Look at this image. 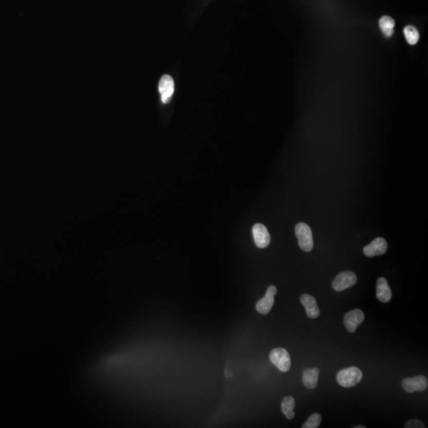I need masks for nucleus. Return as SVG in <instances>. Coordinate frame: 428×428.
Returning <instances> with one entry per match:
<instances>
[{"mask_svg": "<svg viewBox=\"0 0 428 428\" xmlns=\"http://www.w3.org/2000/svg\"><path fill=\"white\" fill-rule=\"evenodd\" d=\"M357 283V276L352 271H343L334 277L332 288L336 291L342 292L355 286Z\"/></svg>", "mask_w": 428, "mask_h": 428, "instance_id": "20e7f679", "label": "nucleus"}, {"mask_svg": "<svg viewBox=\"0 0 428 428\" xmlns=\"http://www.w3.org/2000/svg\"><path fill=\"white\" fill-rule=\"evenodd\" d=\"M404 35L409 45H415L420 40V33L414 26H407L404 27Z\"/></svg>", "mask_w": 428, "mask_h": 428, "instance_id": "dca6fc26", "label": "nucleus"}, {"mask_svg": "<svg viewBox=\"0 0 428 428\" xmlns=\"http://www.w3.org/2000/svg\"><path fill=\"white\" fill-rule=\"evenodd\" d=\"M404 426L406 428H424L425 424L421 420L413 419V420H408Z\"/></svg>", "mask_w": 428, "mask_h": 428, "instance_id": "a211bd4d", "label": "nucleus"}, {"mask_svg": "<svg viewBox=\"0 0 428 428\" xmlns=\"http://www.w3.org/2000/svg\"><path fill=\"white\" fill-rule=\"evenodd\" d=\"M362 378V373L360 369L356 366L345 368L339 371L337 375V380L341 386L345 388L356 386L360 382Z\"/></svg>", "mask_w": 428, "mask_h": 428, "instance_id": "f257e3e1", "label": "nucleus"}, {"mask_svg": "<svg viewBox=\"0 0 428 428\" xmlns=\"http://www.w3.org/2000/svg\"><path fill=\"white\" fill-rule=\"evenodd\" d=\"M365 315L360 309H353L344 315L343 324L349 332H355L358 327L364 321Z\"/></svg>", "mask_w": 428, "mask_h": 428, "instance_id": "423d86ee", "label": "nucleus"}, {"mask_svg": "<svg viewBox=\"0 0 428 428\" xmlns=\"http://www.w3.org/2000/svg\"><path fill=\"white\" fill-rule=\"evenodd\" d=\"M270 359L273 364L282 372H287L291 366L290 353L284 348L273 349L270 353Z\"/></svg>", "mask_w": 428, "mask_h": 428, "instance_id": "7ed1b4c3", "label": "nucleus"}, {"mask_svg": "<svg viewBox=\"0 0 428 428\" xmlns=\"http://www.w3.org/2000/svg\"><path fill=\"white\" fill-rule=\"evenodd\" d=\"M277 288L274 286H270L267 289V293L261 300L256 304V310L263 315L269 313L272 309L274 303V296L277 293Z\"/></svg>", "mask_w": 428, "mask_h": 428, "instance_id": "0eeeda50", "label": "nucleus"}, {"mask_svg": "<svg viewBox=\"0 0 428 428\" xmlns=\"http://www.w3.org/2000/svg\"><path fill=\"white\" fill-rule=\"evenodd\" d=\"M388 249V245L385 239L378 237L374 239L369 245L363 248V253L366 256L375 257L384 255Z\"/></svg>", "mask_w": 428, "mask_h": 428, "instance_id": "9d476101", "label": "nucleus"}, {"mask_svg": "<svg viewBox=\"0 0 428 428\" xmlns=\"http://www.w3.org/2000/svg\"><path fill=\"white\" fill-rule=\"evenodd\" d=\"M401 385L407 393L412 394L414 392H422L427 388V378L423 375L414 378H404L401 382Z\"/></svg>", "mask_w": 428, "mask_h": 428, "instance_id": "39448f33", "label": "nucleus"}, {"mask_svg": "<svg viewBox=\"0 0 428 428\" xmlns=\"http://www.w3.org/2000/svg\"><path fill=\"white\" fill-rule=\"evenodd\" d=\"M301 302L305 307L308 318L315 319L320 315V309L315 297L309 294H302L300 297Z\"/></svg>", "mask_w": 428, "mask_h": 428, "instance_id": "9b49d317", "label": "nucleus"}, {"mask_svg": "<svg viewBox=\"0 0 428 428\" xmlns=\"http://www.w3.org/2000/svg\"><path fill=\"white\" fill-rule=\"evenodd\" d=\"M295 405H296V404H295V400L293 397L287 396V397L283 398V401H282V411H283V414L286 416L288 420H292L294 418L295 413L293 412V409H294Z\"/></svg>", "mask_w": 428, "mask_h": 428, "instance_id": "2eb2a0df", "label": "nucleus"}, {"mask_svg": "<svg viewBox=\"0 0 428 428\" xmlns=\"http://www.w3.org/2000/svg\"><path fill=\"white\" fill-rule=\"evenodd\" d=\"M295 234L301 249L305 252H311L313 248V238L310 227L305 223H299L295 227Z\"/></svg>", "mask_w": 428, "mask_h": 428, "instance_id": "f03ea898", "label": "nucleus"}, {"mask_svg": "<svg viewBox=\"0 0 428 428\" xmlns=\"http://www.w3.org/2000/svg\"><path fill=\"white\" fill-rule=\"evenodd\" d=\"M159 91L161 96L162 102L166 104L170 102L172 95L175 91V83L171 76L164 75L159 83Z\"/></svg>", "mask_w": 428, "mask_h": 428, "instance_id": "6e6552de", "label": "nucleus"}, {"mask_svg": "<svg viewBox=\"0 0 428 428\" xmlns=\"http://www.w3.org/2000/svg\"><path fill=\"white\" fill-rule=\"evenodd\" d=\"M379 26L381 32L386 38H391L394 33L395 21L389 16L385 15L380 18Z\"/></svg>", "mask_w": 428, "mask_h": 428, "instance_id": "4468645a", "label": "nucleus"}, {"mask_svg": "<svg viewBox=\"0 0 428 428\" xmlns=\"http://www.w3.org/2000/svg\"><path fill=\"white\" fill-rule=\"evenodd\" d=\"M252 234L255 245L259 248H265L271 243V236L267 227L263 224H255L252 228Z\"/></svg>", "mask_w": 428, "mask_h": 428, "instance_id": "1a4fd4ad", "label": "nucleus"}, {"mask_svg": "<svg viewBox=\"0 0 428 428\" xmlns=\"http://www.w3.org/2000/svg\"><path fill=\"white\" fill-rule=\"evenodd\" d=\"M353 428H366V426H362V425H360V426H353Z\"/></svg>", "mask_w": 428, "mask_h": 428, "instance_id": "6ab92c4d", "label": "nucleus"}, {"mask_svg": "<svg viewBox=\"0 0 428 428\" xmlns=\"http://www.w3.org/2000/svg\"><path fill=\"white\" fill-rule=\"evenodd\" d=\"M320 371L318 368H308L303 371L302 381L304 385L309 389H313L318 386Z\"/></svg>", "mask_w": 428, "mask_h": 428, "instance_id": "ddd939ff", "label": "nucleus"}, {"mask_svg": "<svg viewBox=\"0 0 428 428\" xmlns=\"http://www.w3.org/2000/svg\"><path fill=\"white\" fill-rule=\"evenodd\" d=\"M376 296L383 303H387L392 299V290L385 277H379L377 281Z\"/></svg>", "mask_w": 428, "mask_h": 428, "instance_id": "f8f14e48", "label": "nucleus"}, {"mask_svg": "<svg viewBox=\"0 0 428 428\" xmlns=\"http://www.w3.org/2000/svg\"><path fill=\"white\" fill-rule=\"evenodd\" d=\"M322 417L318 413H314L308 419L306 422L302 425V428H318L321 425Z\"/></svg>", "mask_w": 428, "mask_h": 428, "instance_id": "f3484780", "label": "nucleus"}]
</instances>
